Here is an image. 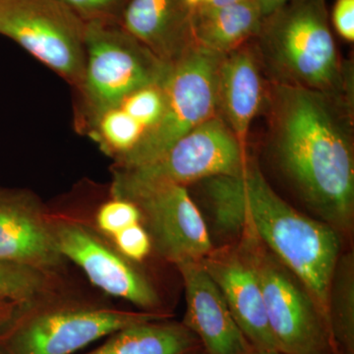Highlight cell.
Returning a JSON list of instances; mask_svg holds the SVG:
<instances>
[{"label":"cell","mask_w":354,"mask_h":354,"mask_svg":"<svg viewBox=\"0 0 354 354\" xmlns=\"http://www.w3.org/2000/svg\"><path fill=\"white\" fill-rule=\"evenodd\" d=\"M109 241L123 257L132 263L145 260L153 249L150 235L142 223L125 228Z\"/></svg>","instance_id":"24"},{"label":"cell","mask_w":354,"mask_h":354,"mask_svg":"<svg viewBox=\"0 0 354 354\" xmlns=\"http://www.w3.org/2000/svg\"><path fill=\"white\" fill-rule=\"evenodd\" d=\"M256 38L258 57L274 85L351 99L326 0H288L264 18Z\"/></svg>","instance_id":"3"},{"label":"cell","mask_w":354,"mask_h":354,"mask_svg":"<svg viewBox=\"0 0 354 354\" xmlns=\"http://www.w3.org/2000/svg\"><path fill=\"white\" fill-rule=\"evenodd\" d=\"M245 1V0H209V3L205 6L220 7L230 6V4L239 3V2Z\"/></svg>","instance_id":"29"},{"label":"cell","mask_w":354,"mask_h":354,"mask_svg":"<svg viewBox=\"0 0 354 354\" xmlns=\"http://www.w3.org/2000/svg\"><path fill=\"white\" fill-rule=\"evenodd\" d=\"M263 97L257 51L244 44L223 55L218 69L216 113L244 147Z\"/></svg>","instance_id":"15"},{"label":"cell","mask_w":354,"mask_h":354,"mask_svg":"<svg viewBox=\"0 0 354 354\" xmlns=\"http://www.w3.org/2000/svg\"><path fill=\"white\" fill-rule=\"evenodd\" d=\"M185 290L183 324L206 354H246L252 348L230 313L223 293L201 262L177 265Z\"/></svg>","instance_id":"13"},{"label":"cell","mask_w":354,"mask_h":354,"mask_svg":"<svg viewBox=\"0 0 354 354\" xmlns=\"http://www.w3.org/2000/svg\"><path fill=\"white\" fill-rule=\"evenodd\" d=\"M246 354H286L281 351H266V349L251 348Z\"/></svg>","instance_id":"31"},{"label":"cell","mask_w":354,"mask_h":354,"mask_svg":"<svg viewBox=\"0 0 354 354\" xmlns=\"http://www.w3.org/2000/svg\"><path fill=\"white\" fill-rule=\"evenodd\" d=\"M223 55L191 43L172 64L165 83V104L157 124L144 133L134 148L114 167H142L164 155L198 125L218 115L216 84Z\"/></svg>","instance_id":"6"},{"label":"cell","mask_w":354,"mask_h":354,"mask_svg":"<svg viewBox=\"0 0 354 354\" xmlns=\"http://www.w3.org/2000/svg\"><path fill=\"white\" fill-rule=\"evenodd\" d=\"M120 25L169 64H174L192 43L190 10L183 0H130Z\"/></svg>","instance_id":"16"},{"label":"cell","mask_w":354,"mask_h":354,"mask_svg":"<svg viewBox=\"0 0 354 354\" xmlns=\"http://www.w3.org/2000/svg\"><path fill=\"white\" fill-rule=\"evenodd\" d=\"M51 230L60 254L82 270L102 292L127 300L141 311H158L160 297L151 281L87 221L48 212Z\"/></svg>","instance_id":"9"},{"label":"cell","mask_w":354,"mask_h":354,"mask_svg":"<svg viewBox=\"0 0 354 354\" xmlns=\"http://www.w3.org/2000/svg\"><path fill=\"white\" fill-rule=\"evenodd\" d=\"M139 223H142V214L138 206L130 200L113 196L97 208L94 227L109 239Z\"/></svg>","instance_id":"22"},{"label":"cell","mask_w":354,"mask_h":354,"mask_svg":"<svg viewBox=\"0 0 354 354\" xmlns=\"http://www.w3.org/2000/svg\"><path fill=\"white\" fill-rule=\"evenodd\" d=\"M83 20L113 19V11L122 0H64Z\"/></svg>","instance_id":"25"},{"label":"cell","mask_w":354,"mask_h":354,"mask_svg":"<svg viewBox=\"0 0 354 354\" xmlns=\"http://www.w3.org/2000/svg\"><path fill=\"white\" fill-rule=\"evenodd\" d=\"M111 195L138 206L153 248L172 264L201 262L213 252L208 227L185 186H135L111 190Z\"/></svg>","instance_id":"11"},{"label":"cell","mask_w":354,"mask_h":354,"mask_svg":"<svg viewBox=\"0 0 354 354\" xmlns=\"http://www.w3.org/2000/svg\"><path fill=\"white\" fill-rule=\"evenodd\" d=\"M201 263L220 288L230 313L251 346L279 351L270 329L259 279L249 256L212 252Z\"/></svg>","instance_id":"14"},{"label":"cell","mask_w":354,"mask_h":354,"mask_svg":"<svg viewBox=\"0 0 354 354\" xmlns=\"http://www.w3.org/2000/svg\"><path fill=\"white\" fill-rule=\"evenodd\" d=\"M288 0H256L260 7L263 17H267L270 14L274 12L277 9L283 6Z\"/></svg>","instance_id":"27"},{"label":"cell","mask_w":354,"mask_h":354,"mask_svg":"<svg viewBox=\"0 0 354 354\" xmlns=\"http://www.w3.org/2000/svg\"><path fill=\"white\" fill-rule=\"evenodd\" d=\"M93 123L95 140L116 160L129 153L145 133V128L120 106L101 114Z\"/></svg>","instance_id":"21"},{"label":"cell","mask_w":354,"mask_h":354,"mask_svg":"<svg viewBox=\"0 0 354 354\" xmlns=\"http://www.w3.org/2000/svg\"><path fill=\"white\" fill-rule=\"evenodd\" d=\"M263 17L256 0L230 6H202L190 11L193 43L216 55H225L256 38Z\"/></svg>","instance_id":"17"},{"label":"cell","mask_w":354,"mask_h":354,"mask_svg":"<svg viewBox=\"0 0 354 354\" xmlns=\"http://www.w3.org/2000/svg\"><path fill=\"white\" fill-rule=\"evenodd\" d=\"M0 354H1V353H0Z\"/></svg>","instance_id":"33"},{"label":"cell","mask_w":354,"mask_h":354,"mask_svg":"<svg viewBox=\"0 0 354 354\" xmlns=\"http://www.w3.org/2000/svg\"><path fill=\"white\" fill-rule=\"evenodd\" d=\"M106 339L85 354H197L203 351L196 335L183 323L167 319L135 324Z\"/></svg>","instance_id":"18"},{"label":"cell","mask_w":354,"mask_h":354,"mask_svg":"<svg viewBox=\"0 0 354 354\" xmlns=\"http://www.w3.org/2000/svg\"><path fill=\"white\" fill-rule=\"evenodd\" d=\"M64 276L36 270L0 265V298L21 304L64 290Z\"/></svg>","instance_id":"20"},{"label":"cell","mask_w":354,"mask_h":354,"mask_svg":"<svg viewBox=\"0 0 354 354\" xmlns=\"http://www.w3.org/2000/svg\"><path fill=\"white\" fill-rule=\"evenodd\" d=\"M328 325L335 354H354V259L339 255L328 295Z\"/></svg>","instance_id":"19"},{"label":"cell","mask_w":354,"mask_h":354,"mask_svg":"<svg viewBox=\"0 0 354 354\" xmlns=\"http://www.w3.org/2000/svg\"><path fill=\"white\" fill-rule=\"evenodd\" d=\"M165 104L164 85L142 88L128 95L120 108L138 121L147 130L157 124L162 118Z\"/></svg>","instance_id":"23"},{"label":"cell","mask_w":354,"mask_h":354,"mask_svg":"<svg viewBox=\"0 0 354 354\" xmlns=\"http://www.w3.org/2000/svg\"><path fill=\"white\" fill-rule=\"evenodd\" d=\"M17 305L15 302L0 298V326L10 318Z\"/></svg>","instance_id":"28"},{"label":"cell","mask_w":354,"mask_h":354,"mask_svg":"<svg viewBox=\"0 0 354 354\" xmlns=\"http://www.w3.org/2000/svg\"><path fill=\"white\" fill-rule=\"evenodd\" d=\"M230 178L245 230L252 228L279 262L304 286L328 324L330 279L341 255L337 230L295 211L274 192L255 165L246 162Z\"/></svg>","instance_id":"2"},{"label":"cell","mask_w":354,"mask_h":354,"mask_svg":"<svg viewBox=\"0 0 354 354\" xmlns=\"http://www.w3.org/2000/svg\"><path fill=\"white\" fill-rule=\"evenodd\" d=\"M183 1L186 7L191 11L192 9L197 8V7L209 3V0H183Z\"/></svg>","instance_id":"30"},{"label":"cell","mask_w":354,"mask_h":354,"mask_svg":"<svg viewBox=\"0 0 354 354\" xmlns=\"http://www.w3.org/2000/svg\"><path fill=\"white\" fill-rule=\"evenodd\" d=\"M48 212L25 191L0 189V265L64 276Z\"/></svg>","instance_id":"12"},{"label":"cell","mask_w":354,"mask_h":354,"mask_svg":"<svg viewBox=\"0 0 354 354\" xmlns=\"http://www.w3.org/2000/svg\"><path fill=\"white\" fill-rule=\"evenodd\" d=\"M257 274L270 329L286 354H335L329 327L314 298L279 261L249 256Z\"/></svg>","instance_id":"10"},{"label":"cell","mask_w":354,"mask_h":354,"mask_svg":"<svg viewBox=\"0 0 354 354\" xmlns=\"http://www.w3.org/2000/svg\"><path fill=\"white\" fill-rule=\"evenodd\" d=\"M333 23L337 34L348 41H354V0H337Z\"/></svg>","instance_id":"26"},{"label":"cell","mask_w":354,"mask_h":354,"mask_svg":"<svg viewBox=\"0 0 354 354\" xmlns=\"http://www.w3.org/2000/svg\"><path fill=\"white\" fill-rule=\"evenodd\" d=\"M80 91L93 122L142 88L167 82L172 64L153 55L113 19L86 21Z\"/></svg>","instance_id":"5"},{"label":"cell","mask_w":354,"mask_h":354,"mask_svg":"<svg viewBox=\"0 0 354 354\" xmlns=\"http://www.w3.org/2000/svg\"><path fill=\"white\" fill-rule=\"evenodd\" d=\"M197 354H206L204 353V351H200V353H198Z\"/></svg>","instance_id":"32"},{"label":"cell","mask_w":354,"mask_h":354,"mask_svg":"<svg viewBox=\"0 0 354 354\" xmlns=\"http://www.w3.org/2000/svg\"><path fill=\"white\" fill-rule=\"evenodd\" d=\"M0 35L80 90L86 21L64 0H0Z\"/></svg>","instance_id":"7"},{"label":"cell","mask_w":354,"mask_h":354,"mask_svg":"<svg viewBox=\"0 0 354 354\" xmlns=\"http://www.w3.org/2000/svg\"><path fill=\"white\" fill-rule=\"evenodd\" d=\"M167 317L73 297L64 288L16 306L0 326V353L75 354L123 328Z\"/></svg>","instance_id":"4"},{"label":"cell","mask_w":354,"mask_h":354,"mask_svg":"<svg viewBox=\"0 0 354 354\" xmlns=\"http://www.w3.org/2000/svg\"><path fill=\"white\" fill-rule=\"evenodd\" d=\"M247 162L245 147L218 115L178 140L157 160L133 169H113L111 190L155 184L187 186L234 174Z\"/></svg>","instance_id":"8"},{"label":"cell","mask_w":354,"mask_h":354,"mask_svg":"<svg viewBox=\"0 0 354 354\" xmlns=\"http://www.w3.org/2000/svg\"><path fill=\"white\" fill-rule=\"evenodd\" d=\"M272 116L281 169L326 223L348 230L354 212L351 99L274 85Z\"/></svg>","instance_id":"1"}]
</instances>
